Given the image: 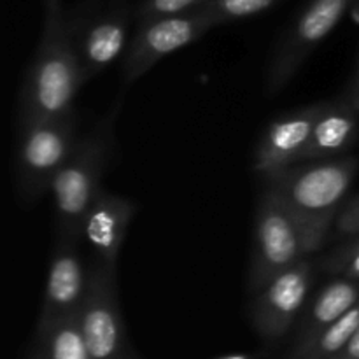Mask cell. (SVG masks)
<instances>
[{"label":"cell","instance_id":"cell-1","mask_svg":"<svg viewBox=\"0 0 359 359\" xmlns=\"http://www.w3.org/2000/svg\"><path fill=\"white\" fill-rule=\"evenodd\" d=\"M83 11L44 18L42 35L20 93V126L74 111L84 84L76 37Z\"/></svg>","mask_w":359,"mask_h":359},{"label":"cell","instance_id":"cell-2","mask_svg":"<svg viewBox=\"0 0 359 359\" xmlns=\"http://www.w3.org/2000/svg\"><path fill=\"white\" fill-rule=\"evenodd\" d=\"M118 111V105L112 107L91 132L77 139L74 151L53 179L56 241L79 242L83 238L84 217L102 191V177L112 156Z\"/></svg>","mask_w":359,"mask_h":359},{"label":"cell","instance_id":"cell-3","mask_svg":"<svg viewBox=\"0 0 359 359\" xmlns=\"http://www.w3.org/2000/svg\"><path fill=\"white\" fill-rule=\"evenodd\" d=\"M358 172L356 158L302 161L265 179L305 226L325 244Z\"/></svg>","mask_w":359,"mask_h":359},{"label":"cell","instance_id":"cell-4","mask_svg":"<svg viewBox=\"0 0 359 359\" xmlns=\"http://www.w3.org/2000/svg\"><path fill=\"white\" fill-rule=\"evenodd\" d=\"M323 248V242L291 210L276 188L266 184L255 219L249 291L258 293L276 273Z\"/></svg>","mask_w":359,"mask_h":359},{"label":"cell","instance_id":"cell-5","mask_svg":"<svg viewBox=\"0 0 359 359\" xmlns=\"http://www.w3.org/2000/svg\"><path fill=\"white\" fill-rule=\"evenodd\" d=\"M21 135L16 153L18 191L27 202H35L51 191L55 175L76 147V111L56 118L39 119L20 126Z\"/></svg>","mask_w":359,"mask_h":359},{"label":"cell","instance_id":"cell-6","mask_svg":"<svg viewBox=\"0 0 359 359\" xmlns=\"http://www.w3.org/2000/svg\"><path fill=\"white\" fill-rule=\"evenodd\" d=\"M210 28H214V23L202 9L139 21L123 60L125 84H132L149 72L158 62L188 48Z\"/></svg>","mask_w":359,"mask_h":359},{"label":"cell","instance_id":"cell-7","mask_svg":"<svg viewBox=\"0 0 359 359\" xmlns=\"http://www.w3.org/2000/svg\"><path fill=\"white\" fill-rule=\"evenodd\" d=\"M79 325L91 359H130L116 286V270L93 262Z\"/></svg>","mask_w":359,"mask_h":359},{"label":"cell","instance_id":"cell-8","mask_svg":"<svg viewBox=\"0 0 359 359\" xmlns=\"http://www.w3.org/2000/svg\"><path fill=\"white\" fill-rule=\"evenodd\" d=\"M354 0H311L279 42L266 74V93L284 90L305 60L349 13Z\"/></svg>","mask_w":359,"mask_h":359},{"label":"cell","instance_id":"cell-9","mask_svg":"<svg viewBox=\"0 0 359 359\" xmlns=\"http://www.w3.org/2000/svg\"><path fill=\"white\" fill-rule=\"evenodd\" d=\"M312 280L314 266L305 258L280 270L252 294L251 319L263 339L277 340L290 332L307 307Z\"/></svg>","mask_w":359,"mask_h":359},{"label":"cell","instance_id":"cell-10","mask_svg":"<svg viewBox=\"0 0 359 359\" xmlns=\"http://www.w3.org/2000/svg\"><path fill=\"white\" fill-rule=\"evenodd\" d=\"M90 287V269L77 251V242L56 241L46 280L37 333L67 316L77 314Z\"/></svg>","mask_w":359,"mask_h":359},{"label":"cell","instance_id":"cell-11","mask_svg":"<svg viewBox=\"0 0 359 359\" xmlns=\"http://www.w3.org/2000/svg\"><path fill=\"white\" fill-rule=\"evenodd\" d=\"M319 111L321 104H312L273 119L255 149L252 168L256 174L270 179L302 163Z\"/></svg>","mask_w":359,"mask_h":359},{"label":"cell","instance_id":"cell-12","mask_svg":"<svg viewBox=\"0 0 359 359\" xmlns=\"http://www.w3.org/2000/svg\"><path fill=\"white\" fill-rule=\"evenodd\" d=\"M130 11L114 6L105 13L91 16L83 13L76 37L77 56L84 84L109 69L128 48Z\"/></svg>","mask_w":359,"mask_h":359},{"label":"cell","instance_id":"cell-13","mask_svg":"<svg viewBox=\"0 0 359 359\" xmlns=\"http://www.w3.org/2000/svg\"><path fill=\"white\" fill-rule=\"evenodd\" d=\"M135 210V203L125 196L105 189L98 193L83 223V238L93 251L95 262L116 270Z\"/></svg>","mask_w":359,"mask_h":359},{"label":"cell","instance_id":"cell-14","mask_svg":"<svg viewBox=\"0 0 359 359\" xmlns=\"http://www.w3.org/2000/svg\"><path fill=\"white\" fill-rule=\"evenodd\" d=\"M359 111L347 100L321 104L311 140L302 161L339 158L354 144L359 130Z\"/></svg>","mask_w":359,"mask_h":359},{"label":"cell","instance_id":"cell-15","mask_svg":"<svg viewBox=\"0 0 359 359\" xmlns=\"http://www.w3.org/2000/svg\"><path fill=\"white\" fill-rule=\"evenodd\" d=\"M359 302V284L351 277H337L319 290L314 300L305 307L302 314L298 342H307L321 333L326 326L342 318L349 309Z\"/></svg>","mask_w":359,"mask_h":359},{"label":"cell","instance_id":"cell-16","mask_svg":"<svg viewBox=\"0 0 359 359\" xmlns=\"http://www.w3.org/2000/svg\"><path fill=\"white\" fill-rule=\"evenodd\" d=\"M32 359H91L79 325V312L37 333V346Z\"/></svg>","mask_w":359,"mask_h":359},{"label":"cell","instance_id":"cell-17","mask_svg":"<svg viewBox=\"0 0 359 359\" xmlns=\"http://www.w3.org/2000/svg\"><path fill=\"white\" fill-rule=\"evenodd\" d=\"M359 328V302L321 333L294 347V358H335Z\"/></svg>","mask_w":359,"mask_h":359},{"label":"cell","instance_id":"cell-18","mask_svg":"<svg viewBox=\"0 0 359 359\" xmlns=\"http://www.w3.org/2000/svg\"><path fill=\"white\" fill-rule=\"evenodd\" d=\"M279 0H209L200 9L209 16L214 27L230 23V21L244 20V18L256 16L270 7H273Z\"/></svg>","mask_w":359,"mask_h":359},{"label":"cell","instance_id":"cell-19","mask_svg":"<svg viewBox=\"0 0 359 359\" xmlns=\"http://www.w3.org/2000/svg\"><path fill=\"white\" fill-rule=\"evenodd\" d=\"M209 0H142L135 9L137 21L177 16L203 7Z\"/></svg>","mask_w":359,"mask_h":359},{"label":"cell","instance_id":"cell-20","mask_svg":"<svg viewBox=\"0 0 359 359\" xmlns=\"http://www.w3.org/2000/svg\"><path fill=\"white\" fill-rule=\"evenodd\" d=\"M333 233L340 238H354L359 235V196L342 207L333 223Z\"/></svg>","mask_w":359,"mask_h":359},{"label":"cell","instance_id":"cell-21","mask_svg":"<svg viewBox=\"0 0 359 359\" xmlns=\"http://www.w3.org/2000/svg\"><path fill=\"white\" fill-rule=\"evenodd\" d=\"M332 359H359V328L353 335V339L347 342V346Z\"/></svg>","mask_w":359,"mask_h":359},{"label":"cell","instance_id":"cell-22","mask_svg":"<svg viewBox=\"0 0 359 359\" xmlns=\"http://www.w3.org/2000/svg\"><path fill=\"white\" fill-rule=\"evenodd\" d=\"M62 13V0H44V18L56 16Z\"/></svg>","mask_w":359,"mask_h":359},{"label":"cell","instance_id":"cell-23","mask_svg":"<svg viewBox=\"0 0 359 359\" xmlns=\"http://www.w3.org/2000/svg\"><path fill=\"white\" fill-rule=\"evenodd\" d=\"M349 16L354 25H359V0H354L349 7Z\"/></svg>","mask_w":359,"mask_h":359},{"label":"cell","instance_id":"cell-24","mask_svg":"<svg viewBox=\"0 0 359 359\" xmlns=\"http://www.w3.org/2000/svg\"><path fill=\"white\" fill-rule=\"evenodd\" d=\"M347 102H351V104H353V107L359 111V88H354L353 93L347 97Z\"/></svg>","mask_w":359,"mask_h":359},{"label":"cell","instance_id":"cell-25","mask_svg":"<svg viewBox=\"0 0 359 359\" xmlns=\"http://www.w3.org/2000/svg\"><path fill=\"white\" fill-rule=\"evenodd\" d=\"M219 359H258L255 354H231V356H224Z\"/></svg>","mask_w":359,"mask_h":359},{"label":"cell","instance_id":"cell-26","mask_svg":"<svg viewBox=\"0 0 359 359\" xmlns=\"http://www.w3.org/2000/svg\"><path fill=\"white\" fill-rule=\"evenodd\" d=\"M347 245H353V248H359V235H356V237H354V241L349 242V244H347Z\"/></svg>","mask_w":359,"mask_h":359},{"label":"cell","instance_id":"cell-27","mask_svg":"<svg viewBox=\"0 0 359 359\" xmlns=\"http://www.w3.org/2000/svg\"><path fill=\"white\" fill-rule=\"evenodd\" d=\"M354 88H359V70H358V76H356V83H354Z\"/></svg>","mask_w":359,"mask_h":359},{"label":"cell","instance_id":"cell-28","mask_svg":"<svg viewBox=\"0 0 359 359\" xmlns=\"http://www.w3.org/2000/svg\"><path fill=\"white\" fill-rule=\"evenodd\" d=\"M294 359H330V358H294Z\"/></svg>","mask_w":359,"mask_h":359}]
</instances>
